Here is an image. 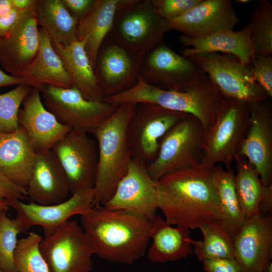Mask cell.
<instances>
[{
	"label": "cell",
	"instance_id": "obj_47",
	"mask_svg": "<svg viewBox=\"0 0 272 272\" xmlns=\"http://www.w3.org/2000/svg\"><path fill=\"white\" fill-rule=\"evenodd\" d=\"M9 207L8 199L0 198V211L8 210Z\"/></svg>",
	"mask_w": 272,
	"mask_h": 272
},
{
	"label": "cell",
	"instance_id": "obj_22",
	"mask_svg": "<svg viewBox=\"0 0 272 272\" xmlns=\"http://www.w3.org/2000/svg\"><path fill=\"white\" fill-rule=\"evenodd\" d=\"M26 190L31 202L37 205H54L66 199L70 193L69 181L51 150L35 154Z\"/></svg>",
	"mask_w": 272,
	"mask_h": 272
},
{
	"label": "cell",
	"instance_id": "obj_29",
	"mask_svg": "<svg viewBox=\"0 0 272 272\" xmlns=\"http://www.w3.org/2000/svg\"><path fill=\"white\" fill-rule=\"evenodd\" d=\"M35 12L38 25L52 42L67 46L77 40L79 22L61 0H36Z\"/></svg>",
	"mask_w": 272,
	"mask_h": 272
},
{
	"label": "cell",
	"instance_id": "obj_12",
	"mask_svg": "<svg viewBox=\"0 0 272 272\" xmlns=\"http://www.w3.org/2000/svg\"><path fill=\"white\" fill-rule=\"evenodd\" d=\"M205 75L191 59L177 53L163 41L144 55L140 73L148 84L174 91L185 90Z\"/></svg>",
	"mask_w": 272,
	"mask_h": 272
},
{
	"label": "cell",
	"instance_id": "obj_23",
	"mask_svg": "<svg viewBox=\"0 0 272 272\" xmlns=\"http://www.w3.org/2000/svg\"><path fill=\"white\" fill-rule=\"evenodd\" d=\"M179 40L184 47L181 55L185 57L199 53L222 52L234 55L242 64L250 65L253 50L248 24L237 31L224 29L198 38L181 35Z\"/></svg>",
	"mask_w": 272,
	"mask_h": 272
},
{
	"label": "cell",
	"instance_id": "obj_15",
	"mask_svg": "<svg viewBox=\"0 0 272 272\" xmlns=\"http://www.w3.org/2000/svg\"><path fill=\"white\" fill-rule=\"evenodd\" d=\"M103 206L109 210L127 211L150 221L154 218L158 209L157 181L142 161L131 158L126 173Z\"/></svg>",
	"mask_w": 272,
	"mask_h": 272
},
{
	"label": "cell",
	"instance_id": "obj_28",
	"mask_svg": "<svg viewBox=\"0 0 272 272\" xmlns=\"http://www.w3.org/2000/svg\"><path fill=\"white\" fill-rule=\"evenodd\" d=\"M120 0H96L90 12L79 22L77 40L84 43L94 68L97 54L113 24Z\"/></svg>",
	"mask_w": 272,
	"mask_h": 272
},
{
	"label": "cell",
	"instance_id": "obj_17",
	"mask_svg": "<svg viewBox=\"0 0 272 272\" xmlns=\"http://www.w3.org/2000/svg\"><path fill=\"white\" fill-rule=\"evenodd\" d=\"M248 104L249 123L239 156L247 159L268 186L272 185V103L269 99Z\"/></svg>",
	"mask_w": 272,
	"mask_h": 272
},
{
	"label": "cell",
	"instance_id": "obj_33",
	"mask_svg": "<svg viewBox=\"0 0 272 272\" xmlns=\"http://www.w3.org/2000/svg\"><path fill=\"white\" fill-rule=\"evenodd\" d=\"M248 24L253 54L272 55V4L259 1L250 16Z\"/></svg>",
	"mask_w": 272,
	"mask_h": 272
},
{
	"label": "cell",
	"instance_id": "obj_10",
	"mask_svg": "<svg viewBox=\"0 0 272 272\" xmlns=\"http://www.w3.org/2000/svg\"><path fill=\"white\" fill-rule=\"evenodd\" d=\"M185 114L152 103L137 104L126 131L131 158L147 166L152 163L160 140Z\"/></svg>",
	"mask_w": 272,
	"mask_h": 272
},
{
	"label": "cell",
	"instance_id": "obj_27",
	"mask_svg": "<svg viewBox=\"0 0 272 272\" xmlns=\"http://www.w3.org/2000/svg\"><path fill=\"white\" fill-rule=\"evenodd\" d=\"M51 43L61 59L73 87L88 100L103 101L104 96L97 83L84 43L76 40L67 46Z\"/></svg>",
	"mask_w": 272,
	"mask_h": 272
},
{
	"label": "cell",
	"instance_id": "obj_16",
	"mask_svg": "<svg viewBox=\"0 0 272 272\" xmlns=\"http://www.w3.org/2000/svg\"><path fill=\"white\" fill-rule=\"evenodd\" d=\"M93 189L82 191L58 203L40 205L25 203L18 199L8 200L9 207L16 212L22 232L38 226L44 235L53 232L73 216H82L93 207Z\"/></svg>",
	"mask_w": 272,
	"mask_h": 272
},
{
	"label": "cell",
	"instance_id": "obj_38",
	"mask_svg": "<svg viewBox=\"0 0 272 272\" xmlns=\"http://www.w3.org/2000/svg\"><path fill=\"white\" fill-rule=\"evenodd\" d=\"M202 0H152L158 14L170 22L183 15Z\"/></svg>",
	"mask_w": 272,
	"mask_h": 272
},
{
	"label": "cell",
	"instance_id": "obj_46",
	"mask_svg": "<svg viewBox=\"0 0 272 272\" xmlns=\"http://www.w3.org/2000/svg\"><path fill=\"white\" fill-rule=\"evenodd\" d=\"M13 8L12 0H0V17L9 13Z\"/></svg>",
	"mask_w": 272,
	"mask_h": 272
},
{
	"label": "cell",
	"instance_id": "obj_18",
	"mask_svg": "<svg viewBox=\"0 0 272 272\" xmlns=\"http://www.w3.org/2000/svg\"><path fill=\"white\" fill-rule=\"evenodd\" d=\"M35 5L22 11L10 33L0 37V63L10 75L16 78H21L39 48Z\"/></svg>",
	"mask_w": 272,
	"mask_h": 272
},
{
	"label": "cell",
	"instance_id": "obj_19",
	"mask_svg": "<svg viewBox=\"0 0 272 272\" xmlns=\"http://www.w3.org/2000/svg\"><path fill=\"white\" fill-rule=\"evenodd\" d=\"M233 240L234 258L244 271L262 272L271 262V214H258L245 220Z\"/></svg>",
	"mask_w": 272,
	"mask_h": 272
},
{
	"label": "cell",
	"instance_id": "obj_13",
	"mask_svg": "<svg viewBox=\"0 0 272 272\" xmlns=\"http://www.w3.org/2000/svg\"><path fill=\"white\" fill-rule=\"evenodd\" d=\"M144 57L108 36L105 39L94 68L104 98L124 92L137 84Z\"/></svg>",
	"mask_w": 272,
	"mask_h": 272
},
{
	"label": "cell",
	"instance_id": "obj_20",
	"mask_svg": "<svg viewBox=\"0 0 272 272\" xmlns=\"http://www.w3.org/2000/svg\"><path fill=\"white\" fill-rule=\"evenodd\" d=\"M18 115L19 126L26 131L35 153L47 152L72 128L59 122L44 105L40 91L32 88Z\"/></svg>",
	"mask_w": 272,
	"mask_h": 272
},
{
	"label": "cell",
	"instance_id": "obj_31",
	"mask_svg": "<svg viewBox=\"0 0 272 272\" xmlns=\"http://www.w3.org/2000/svg\"><path fill=\"white\" fill-rule=\"evenodd\" d=\"M235 174L231 168L225 170L221 165L214 167V181L223 213L220 222L233 237L245 220L236 193Z\"/></svg>",
	"mask_w": 272,
	"mask_h": 272
},
{
	"label": "cell",
	"instance_id": "obj_44",
	"mask_svg": "<svg viewBox=\"0 0 272 272\" xmlns=\"http://www.w3.org/2000/svg\"><path fill=\"white\" fill-rule=\"evenodd\" d=\"M22 84H23V81L21 78L11 76L0 69V87Z\"/></svg>",
	"mask_w": 272,
	"mask_h": 272
},
{
	"label": "cell",
	"instance_id": "obj_41",
	"mask_svg": "<svg viewBox=\"0 0 272 272\" xmlns=\"http://www.w3.org/2000/svg\"><path fill=\"white\" fill-rule=\"evenodd\" d=\"M70 14L78 22L93 9L96 0H61Z\"/></svg>",
	"mask_w": 272,
	"mask_h": 272
},
{
	"label": "cell",
	"instance_id": "obj_2",
	"mask_svg": "<svg viewBox=\"0 0 272 272\" xmlns=\"http://www.w3.org/2000/svg\"><path fill=\"white\" fill-rule=\"evenodd\" d=\"M95 254L115 263L132 264L143 257L151 240L152 222L122 210L93 207L81 216Z\"/></svg>",
	"mask_w": 272,
	"mask_h": 272
},
{
	"label": "cell",
	"instance_id": "obj_30",
	"mask_svg": "<svg viewBox=\"0 0 272 272\" xmlns=\"http://www.w3.org/2000/svg\"><path fill=\"white\" fill-rule=\"evenodd\" d=\"M235 161V188L246 220L259 214V203L270 185L264 184L255 168L246 158L239 156Z\"/></svg>",
	"mask_w": 272,
	"mask_h": 272
},
{
	"label": "cell",
	"instance_id": "obj_48",
	"mask_svg": "<svg viewBox=\"0 0 272 272\" xmlns=\"http://www.w3.org/2000/svg\"><path fill=\"white\" fill-rule=\"evenodd\" d=\"M237 3L240 4H247L250 3L251 1L250 0H237L236 1Z\"/></svg>",
	"mask_w": 272,
	"mask_h": 272
},
{
	"label": "cell",
	"instance_id": "obj_36",
	"mask_svg": "<svg viewBox=\"0 0 272 272\" xmlns=\"http://www.w3.org/2000/svg\"><path fill=\"white\" fill-rule=\"evenodd\" d=\"M32 87L22 84L0 94V131L9 133L19 128L18 115L20 107Z\"/></svg>",
	"mask_w": 272,
	"mask_h": 272
},
{
	"label": "cell",
	"instance_id": "obj_14",
	"mask_svg": "<svg viewBox=\"0 0 272 272\" xmlns=\"http://www.w3.org/2000/svg\"><path fill=\"white\" fill-rule=\"evenodd\" d=\"M51 150L67 176L71 194L94 189L98 148L87 131L72 129Z\"/></svg>",
	"mask_w": 272,
	"mask_h": 272
},
{
	"label": "cell",
	"instance_id": "obj_9",
	"mask_svg": "<svg viewBox=\"0 0 272 272\" xmlns=\"http://www.w3.org/2000/svg\"><path fill=\"white\" fill-rule=\"evenodd\" d=\"M40 251L49 272H91L93 248L77 221L68 220L45 235Z\"/></svg>",
	"mask_w": 272,
	"mask_h": 272
},
{
	"label": "cell",
	"instance_id": "obj_49",
	"mask_svg": "<svg viewBox=\"0 0 272 272\" xmlns=\"http://www.w3.org/2000/svg\"><path fill=\"white\" fill-rule=\"evenodd\" d=\"M0 272H2V271L0 270Z\"/></svg>",
	"mask_w": 272,
	"mask_h": 272
},
{
	"label": "cell",
	"instance_id": "obj_7",
	"mask_svg": "<svg viewBox=\"0 0 272 272\" xmlns=\"http://www.w3.org/2000/svg\"><path fill=\"white\" fill-rule=\"evenodd\" d=\"M204 131L198 119L186 114L160 140L155 160L147 166L152 179L200 165Z\"/></svg>",
	"mask_w": 272,
	"mask_h": 272
},
{
	"label": "cell",
	"instance_id": "obj_6",
	"mask_svg": "<svg viewBox=\"0 0 272 272\" xmlns=\"http://www.w3.org/2000/svg\"><path fill=\"white\" fill-rule=\"evenodd\" d=\"M171 30L152 0H120L112 28L108 35L129 50L145 55L163 41Z\"/></svg>",
	"mask_w": 272,
	"mask_h": 272
},
{
	"label": "cell",
	"instance_id": "obj_25",
	"mask_svg": "<svg viewBox=\"0 0 272 272\" xmlns=\"http://www.w3.org/2000/svg\"><path fill=\"white\" fill-rule=\"evenodd\" d=\"M40 46L34 59L21 77L23 84L38 90L45 86L70 88L71 80L47 34L39 29Z\"/></svg>",
	"mask_w": 272,
	"mask_h": 272
},
{
	"label": "cell",
	"instance_id": "obj_37",
	"mask_svg": "<svg viewBox=\"0 0 272 272\" xmlns=\"http://www.w3.org/2000/svg\"><path fill=\"white\" fill-rule=\"evenodd\" d=\"M250 67L251 77L272 98V55H263L253 54L250 58Z\"/></svg>",
	"mask_w": 272,
	"mask_h": 272
},
{
	"label": "cell",
	"instance_id": "obj_1",
	"mask_svg": "<svg viewBox=\"0 0 272 272\" xmlns=\"http://www.w3.org/2000/svg\"><path fill=\"white\" fill-rule=\"evenodd\" d=\"M214 167L199 165L166 174L157 181L158 209L168 224L190 230L222 220Z\"/></svg>",
	"mask_w": 272,
	"mask_h": 272
},
{
	"label": "cell",
	"instance_id": "obj_21",
	"mask_svg": "<svg viewBox=\"0 0 272 272\" xmlns=\"http://www.w3.org/2000/svg\"><path fill=\"white\" fill-rule=\"evenodd\" d=\"M239 21L232 1L202 0L169 24L171 30L198 38L224 29L233 30Z\"/></svg>",
	"mask_w": 272,
	"mask_h": 272
},
{
	"label": "cell",
	"instance_id": "obj_34",
	"mask_svg": "<svg viewBox=\"0 0 272 272\" xmlns=\"http://www.w3.org/2000/svg\"><path fill=\"white\" fill-rule=\"evenodd\" d=\"M43 237L30 232L20 239L14 254V263L17 272H49L39 249Z\"/></svg>",
	"mask_w": 272,
	"mask_h": 272
},
{
	"label": "cell",
	"instance_id": "obj_26",
	"mask_svg": "<svg viewBox=\"0 0 272 272\" xmlns=\"http://www.w3.org/2000/svg\"><path fill=\"white\" fill-rule=\"evenodd\" d=\"M151 222L152 243L147 250V257L151 262L175 261L194 252L189 229L173 227L158 215Z\"/></svg>",
	"mask_w": 272,
	"mask_h": 272
},
{
	"label": "cell",
	"instance_id": "obj_39",
	"mask_svg": "<svg viewBox=\"0 0 272 272\" xmlns=\"http://www.w3.org/2000/svg\"><path fill=\"white\" fill-rule=\"evenodd\" d=\"M206 272H244L235 258H214L202 261Z\"/></svg>",
	"mask_w": 272,
	"mask_h": 272
},
{
	"label": "cell",
	"instance_id": "obj_40",
	"mask_svg": "<svg viewBox=\"0 0 272 272\" xmlns=\"http://www.w3.org/2000/svg\"><path fill=\"white\" fill-rule=\"evenodd\" d=\"M27 196L26 188L15 184L0 172V198L22 200Z\"/></svg>",
	"mask_w": 272,
	"mask_h": 272
},
{
	"label": "cell",
	"instance_id": "obj_42",
	"mask_svg": "<svg viewBox=\"0 0 272 272\" xmlns=\"http://www.w3.org/2000/svg\"><path fill=\"white\" fill-rule=\"evenodd\" d=\"M22 11L14 7L7 14L0 17V37L7 36L17 23Z\"/></svg>",
	"mask_w": 272,
	"mask_h": 272
},
{
	"label": "cell",
	"instance_id": "obj_5",
	"mask_svg": "<svg viewBox=\"0 0 272 272\" xmlns=\"http://www.w3.org/2000/svg\"><path fill=\"white\" fill-rule=\"evenodd\" d=\"M249 123L248 102L224 98L213 124L205 130L203 153L200 165L213 167L218 163L226 170L239 156Z\"/></svg>",
	"mask_w": 272,
	"mask_h": 272
},
{
	"label": "cell",
	"instance_id": "obj_4",
	"mask_svg": "<svg viewBox=\"0 0 272 272\" xmlns=\"http://www.w3.org/2000/svg\"><path fill=\"white\" fill-rule=\"evenodd\" d=\"M224 98L205 74L187 89L174 91L161 89L146 83L140 77L131 89L121 94L105 98L110 104L149 103L165 109L191 114L201 123L205 130L214 123Z\"/></svg>",
	"mask_w": 272,
	"mask_h": 272
},
{
	"label": "cell",
	"instance_id": "obj_11",
	"mask_svg": "<svg viewBox=\"0 0 272 272\" xmlns=\"http://www.w3.org/2000/svg\"><path fill=\"white\" fill-rule=\"evenodd\" d=\"M46 108L61 123L72 129L90 132L109 116L118 106L89 101L75 87L45 86L39 89Z\"/></svg>",
	"mask_w": 272,
	"mask_h": 272
},
{
	"label": "cell",
	"instance_id": "obj_8",
	"mask_svg": "<svg viewBox=\"0 0 272 272\" xmlns=\"http://www.w3.org/2000/svg\"><path fill=\"white\" fill-rule=\"evenodd\" d=\"M206 74L224 98L252 102L271 99L255 82L250 65L235 56L219 52L199 53L189 57Z\"/></svg>",
	"mask_w": 272,
	"mask_h": 272
},
{
	"label": "cell",
	"instance_id": "obj_3",
	"mask_svg": "<svg viewBox=\"0 0 272 272\" xmlns=\"http://www.w3.org/2000/svg\"><path fill=\"white\" fill-rule=\"evenodd\" d=\"M137 104L124 103L90 133L98 148L93 207L103 205L113 195L131 159L127 127Z\"/></svg>",
	"mask_w": 272,
	"mask_h": 272
},
{
	"label": "cell",
	"instance_id": "obj_35",
	"mask_svg": "<svg viewBox=\"0 0 272 272\" xmlns=\"http://www.w3.org/2000/svg\"><path fill=\"white\" fill-rule=\"evenodd\" d=\"M7 211H0V270L17 272L14 254L18 241L17 236L22 230L18 220L9 218Z\"/></svg>",
	"mask_w": 272,
	"mask_h": 272
},
{
	"label": "cell",
	"instance_id": "obj_24",
	"mask_svg": "<svg viewBox=\"0 0 272 272\" xmlns=\"http://www.w3.org/2000/svg\"><path fill=\"white\" fill-rule=\"evenodd\" d=\"M35 154L23 127L9 133L0 131V172L15 184L27 188Z\"/></svg>",
	"mask_w": 272,
	"mask_h": 272
},
{
	"label": "cell",
	"instance_id": "obj_45",
	"mask_svg": "<svg viewBox=\"0 0 272 272\" xmlns=\"http://www.w3.org/2000/svg\"><path fill=\"white\" fill-rule=\"evenodd\" d=\"M36 0H12L13 6L20 11H24L34 5Z\"/></svg>",
	"mask_w": 272,
	"mask_h": 272
},
{
	"label": "cell",
	"instance_id": "obj_32",
	"mask_svg": "<svg viewBox=\"0 0 272 272\" xmlns=\"http://www.w3.org/2000/svg\"><path fill=\"white\" fill-rule=\"evenodd\" d=\"M201 241L192 240L193 251L200 261L223 258H234L233 236L220 221L213 220L199 227Z\"/></svg>",
	"mask_w": 272,
	"mask_h": 272
},
{
	"label": "cell",
	"instance_id": "obj_43",
	"mask_svg": "<svg viewBox=\"0 0 272 272\" xmlns=\"http://www.w3.org/2000/svg\"><path fill=\"white\" fill-rule=\"evenodd\" d=\"M272 209V185L269 186L268 191L261 199L258 207V214L265 216L271 213Z\"/></svg>",
	"mask_w": 272,
	"mask_h": 272
}]
</instances>
